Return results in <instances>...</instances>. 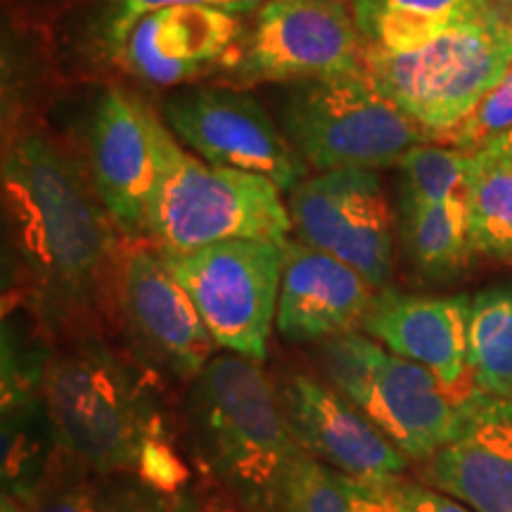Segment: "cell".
I'll return each mask as SVG.
<instances>
[{"label": "cell", "instance_id": "obj_19", "mask_svg": "<svg viewBox=\"0 0 512 512\" xmlns=\"http://www.w3.org/2000/svg\"><path fill=\"white\" fill-rule=\"evenodd\" d=\"M368 48L406 53L501 5V0H351Z\"/></svg>", "mask_w": 512, "mask_h": 512}, {"label": "cell", "instance_id": "obj_28", "mask_svg": "<svg viewBox=\"0 0 512 512\" xmlns=\"http://www.w3.org/2000/svg\"><path fill=\"white\" fill-rule=\"evenodd\" d=\"M86 467L64 458L57 472L41 486L34 501L27 505L29 512H105L102 489L91 484Z\"/></svg>", "mask_w": 512, "mask_h": 512}, {"label": "cell", "instance_id": "obj_12", "mask_svg": "<svg viewBox=\"0 0 512 512\" xmlns=\"http://www.w3.org/2000/svg\"><path fill=\"white\" fill-rule=\"evenodd\" d=\"M117 316L140 356L181 380H195L214 358L207 325L152 240H121Z\"/></svg>", "mask_w": 512, "mask_h": 512}, {"label": "cell", "instance_id": "obj_14", "mask_svg": "<svg viewBox=\"0 0 512 512\" xmlns=\"http://www.w3.org/2000/svg\"><path fill=\"white\" fill-rule=\"evenodd\" d=\"M245 29V17L219 8L157 10L133 24L114 62L147 86H192L202 76L226 72Z\"/></svg>", "mask_w": 512, "mask_h": 512}, {"label": "cell", "instance_id": "obj_8", "mask_svg": "<svg viewBox=\"0 0 512 512\" xmlns=\"http://www.w3.org/2000/svg\"><path fill=\"white\" fill-rule=\"evenodd\" d=\"M366 41L347 0H266L230 57L223 86H292L361 74Z\"/></svg>", "mask_w": 512, "mask_h": 512}, {"label": "cell", "instance_id": "obj_22", "mask_svg": "<svg viewBox=\"0 0 512 512\" xmlns=\"http://www.w3.org/2000/svg\"><path fill=\"white\" fill-rule=\"evenodd\" d=\"M467 358L479 394L512 401V287H491L470 299Z\"/></svg>", "mask_w": 512, "mask_h": 512}, {"label": "cell", "instance_id": "obj_26", "mask_svg": "<svg viewBox=\"0 0 512 512\" xmlns=\"http://www.w3.org/2000/svg\"><path fill=\"white\" fill-rule=\"evenodd\" d=\"M264 3L266 0H110L105 12H102L100 43L105 55L114 60L133 24L157 10L178 8V5H204V8H219L245 17L254 15Z\"/></svg>", "mask_w": 512, "mask_h": 512}, {"label": "cell", "instance_id": "obj_7", "mask_svg": "<svg viewBox=\"0 0 512 512\" xmlns=\"http://www.w3.org/2000/svg\"><path fill=\"white\" fill-rule=\"evenodd\" d=\"M318 366L408 458H432L456 437L470 406H460L432 370L361 332L320 342Z\"/></svg>", "mask_w": 512, "mask_h": 512}, {"label": "cell", "instance_id": "obj_4", "mask_svg": "<svg viewBox=\"0 0 512 512\" xmlns=\"http://www.w3.org/2000/svg\"><path fill=\"white\" fill-rule=\"evenodd\" d=\"M155 185L147 202V240L164 252H195L230 240L287 242L290 209L266 176L204 162L150 114Z\"/></svg>", "mask_w": 512, "mask_h": 512}, {"label": "cell", "instance_id": "obj_21", "mask_svg": "<svg viewBox=\"0 0 512 512\" xmlns=\"http://www.w3.org/2000/svg\"><path fill=\"white\" fill-rule=\"evenodd\" d=\"M401 238L408 259L425 280H451L470 264V204L446 200L401 204Z\"/></svg>", "mask_w": 512, "mask_h": 512}, {"label": "cell", "instance_id": "obj_18", "mask_svg": "<svg viewBox=\"0 0 512 512\" xmlns=\"http://www.w3.org/2000/svg\"><path fill=\"white\" fill-rule=\"evenodd\" d=\"M425 477L475 512H512V401L477 394Z\"/></svg>", "mask_w": 512, "mask_h": 512}, {"label": "cell", "instance_id": "obj_33", "mask_svg": "<svg viewBox=\"0 0 512 512\" xmlns=\"http://www.w3.org/2000/svg\"><path fill=\"white\" fill-rule=\"evenodd\" d=\"M0 512H29L27 505L19 503L15 496L3 494V501H0Z\"/></svg>", "mask_w": 512, "mask_h": 512}, {"label": "cell", "instance_id": "obj_25", "mask_svg": "<svg viewBox=\"0 0 512 512\" xmlns=\"http://www.w3.org/2000/svg\"><path fill=\"white\" fill-rule=\"evenodd\" d=\"M275 512H354L349 477L304 451L280 484Z\"/></svg>", "mask_w": 512, "mask_h": 512}, {"label": "cell", "instance_id": "obj_1", "mask_svg": "<svg viewBox=\"0 0 512 512\" xmlns=\"http://www.w3.org/2000/svg\"><path fill=\"white\" fill-rule=\"evenodd\" d=\"M3 214L17 283L12 306L22 304L53 342L105 335L119 323L124 235L86 164L46 128H24L5 145Z\"/></svg>", "mask_w": 512, "mask_h": 512}, {"label": "cell", "instance_id": "obj_23", "mask_svg": "<svg viewBox=\"0 0 512 512\" xmlns=\"http://www.w3.org/2000/svg\"><path fill=\"white\" fill-rule=\"evenodd\" d=\"M467 204L475 254L512 261V162L477 150Z\"/></svg>", "mask_w": 512, "mask_h": 512}, {"label": "cell", "instance_id": "obj_16", "mask_svg": "<svg viewBox=\"0 0 512 512\" xmlns=\"http://www.w3.org/2000/svg\"><path fill=\"white\" fill-rule=\"evenodd\" d=\"M470 297H427L384 287L361 330L382 347L432 370L460 406L479 394L467 358Z\"/></svg>", "mask_w": 512, "mask_h": 512}, {"label": "cell", "instance_id": "obj_29", "mask_svg": "<svg viewBox=\"0 0 512 512\" xmlns=\"http://www.w3.org/2000/svg\"><path fill=\"white\" fill-rule=\"evenodd\" d=\"M105 512H195L181 494H164L145 482H124L102 489Z\"/></svg>", "mask_w": 512, "mask_h": 512}, {"label": "cell", "instance_id": "obj_10", "mask_svg": "<svg viewBox=\"0 0 512 512\" xmlns=\"http://www.w3.org/2000/svg\"><path fill=\"white\" fill-rule=\"evenodd\" d=\"M164 124L204 162L266 176L283 192L306 181L297 155L266 107L245 88L188 86L162 102Z\"/></svg>", "mask_w": 512, "mask_h": 512}, {"label": "cell", "instance_id": "obj_31", "mask_svg": "<svg viewBox=\"0 0 512 512\" xmlns=\"http://www.w3.org/2000/svg\"><path fill=\"white\" fill-rule=\"evenodd\" d=\"M349 489H351L354 512H396L380 494H375V491L368 489V486L354 482V479H349Z\"/></svg>", "mask_w": 512, "mask_h": 512}, {"label": "cell", "instance_id": "obj_30", "mask_svg": "<svg viewBox=\"0 0 512 512\" xmlns=\"http://www.w3.org/2000/svg\"><path fill=\"white\" fill-rule=\"evenodd\" d=\"M368 489L380 494L396 512H475L470 505L460 503L458 498L437 494V491L420 484L401 482V477L382 486H368Z\"/></svg>", "mask_w": 512, "mask_h": 512}, {"label": "cell", "instance_id": "obj_13", "mask_svg": "<svg viewBox=\"0 0 512 512\" xmlns=\"http://www.w3.org/2000/svg\"><path fill=\"white\" fill-rule=\"evenodd\" d=\"M275 389L292 437L320 463L366 486L389 484L406 470V456L332 384L294 370Z\"/></svg>", "mask_w": 512, "mask_h": 512}, {"label": "cell", "instance_id": "obj_9", "mask_svg": "<svg viewBox=\"0 0 512 512\" xmlns=\"http://www.w3.org/2000/svg\"><path fill=\"white\" fill-rule=\"evenodd\" d=\"M287 242L230 240L195 252L162 249L219 349L252 361L266 358Z\"/></svg>", "mask_w": 512, "mask_h": 512}, {"label": "cell", "instance_id": "obj_15", "mask_svg": "<svg viewBox=\"0 0 512 512\" xmlns=\"http://www.w3.org/2000/svg\"><path fill=\"white\" fill-rule=\"evenodd\" d=\"M150 107L107 88L88 131L86 169L124 238H147V202L155 185Z\"/></svg>", "mask_w": 512, "mask_h": 512}, {"label": "cell", "instance_id": "obj_2", "mask_svg": "<svg viewBox=\"0 0 512 512\" xmlns=\"http://www.w3.org/2000/svg\"><path fill=\"white\" fill-rule=\"evenodd\" d=\"M43 399L64 456L93 475L138 472L147 448L171 439L143 375L105 335L55 342Z\"/></svg>", "mask_w": 512, "mask_h": 512}, {"label": "cell", "instance_id": "obj_20", "mask_svg": "<svg viewBox=\"0 0 512 512\" xmlns=\"http://www.w3.org/2000/svg\"><path fill=\"white\" fill-rule=\"evenodd\" d=\"M64 458L43 392L3 396V494L29 505Z\"/></svg>", "mask_w": 512, "mask_h": 512}, {"label": "cell", "instance_id": "obj_32", "mask_svg": "<svg viewBox=\"0 0 512 512\" xmlns=\"http://www.w3.org/2000/svg\"><path fill=\"white\" fill-rule=\"evenodd\" d=\"M479 150H486V152H491V155L512 162V131L503 133V136H498L494 140H489V143H486L484 147H479Z\"/></svg>", "mask_w": 512, "mask_h": 512}, {"label": "cell", "instance_id": "obj_34", "mask_svg": "<svg viewBox=\"0 0 512 512\" xmlns=\"http://www.w3.org/2000/svg\"><path fill=\"white\" fill-rule=\"evenodd\" d=\"M501 3L505 5V8H510V10H512V0H501Z\"/></svg>", "mask_w": 512, "mask_h": 512}, {"label": "cell", "instance_id": "obj_6", "mask_svg": "<svg viewBox=\"0 0 512 512\" xmlns=\"http://www.w3.org/2000/svg\"><path fill=\"white\" fill-rule=\"evenodd\" d=\"M280 128L309 169L399 166L432 133L382 95L366 76L349 74L287 86Z\"/></svg>", "mask_w": 512, "mask_h": 512}, {"label": "cell", "instance_id": "obj_5", "mask_svg": "<svg viewBox=\"0 0 512 512\" xmlns=\"http://www.w3.org/2000/svg\"><path fill=\"white\" fill-rule=\"evenodd\" d=\"M510 64L512 10L501 3L422 48L389 53L366 46L363 76L437 143L477 110Z\"/></svg>", "mask_w": 512, "mask_h": 512}, {"label": "cell", "instance_id": "obj_17", "mask_svg": "<svg viewBox=\"0 0 512 512\" xmlns=\"http://www.w3.org/2000/svg\"><path fill=\"white\" fill-rule=\"evenodd\" d=\"M375 287L361 273L304 242H287L275 325L292 342H325L361 328Z\"/></svg>", "mask_w": 512, "mask_h": 512}, {"label": "cell", "instance_id": "obj_3", "mask_svg": "<svg viewBox=\"0 0 512 512\" xmlns=\"http://www.w3.org/2000/svg\"><path fill=\"white\" fill-rule=\"evenodd\" d=\"M190 420L197 458L209 475L245 512H275L280 484L304 448L259 361L238 354L211 358L192 384Z\"/></svg>", "mask_w": 512, "mask_h": 512}, {"label": "cell", "instance_id": "obj_27", "mask_svg": "<svg viewBox=\"0 0 512 512\" xmlns=\"http://www.w3.org/2000/svg\"><path fill=\"white\" fill-rule=\"evenodd\" d=\"M508 131H512V64L501 83L479 102L477 110L463 124H458L444 138H439L437 143L460 147V150L467 152H477L489 140L503 136Z\"/></svg>", "mask_w": 512, "mask_h": 512}, {"label": "cell", "instance_id": "obj_24", "mask_svg": "<svg viewBox=\"0 0 512 512\" xmlns=\"http://www.w3.org/2000/svg\"><path fill=\"white\" fill-rule=\"evenodd\" d=\"M401 204H427L470 197L475 152L446 143H422L399 162Z\"/></svg>", "mask_w": 512, "mask_h": 512}, {"label": "cell", "instance_id": "obj_11", "mask_svg": "<svg viewBox=\"0 0 512 512\" xmlns=\"http://www.w3.org/2000/svg\"><path fill=\"white\" fill-rule=\"evenodd\" d=\"M299 242L354 268L375 290L394 275V216L373 169H337L306 178L290 192Z\"/></svg>", "mask_w": 512, "mask_h": 512}]
</instances>
